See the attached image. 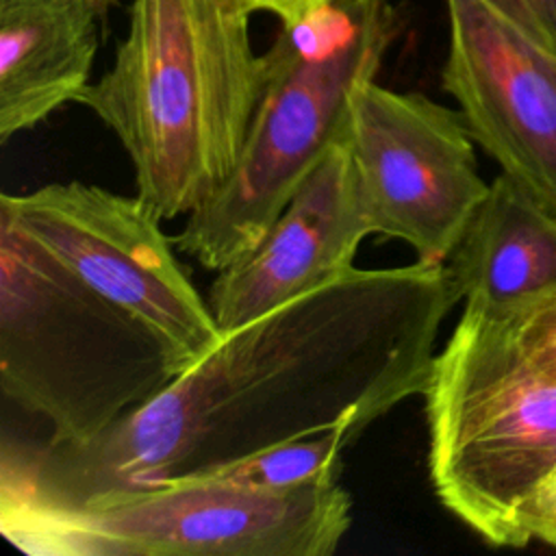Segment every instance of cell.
Returning <instances> with one entry per match:
<instances>
[{
  "instance_id": "cell-1",
  "label": "cell",
  "mask_w": 556,
  "mask_h": 556,
  "mask_svg": "<svg viewBox=\"0 0 556 556\" xmlns=\"http://www.w3.org/2000/svg\"><path fill=\"white\" fill-rule=\"evenodd\" d=\"M460 300L447 263L348 271L224 330L148 404L85 445L4 447L2 497L52 508L204 478L267 447L343 432L424 391Z\"/></svg>"
},
{
  "instance_id": "cell-2",
  "label": "cell",
  "mask_w": 556,
  "mask_h": 556,
  "mask_svg": "<svg viewBox=\"0 0 556 556\" xmlns=\"http://www.w3.org/2000/svg\"><path fill=\"white\" fill-rule=\"evenodd\" d=\"M250 15L239 0H132L111 67L76 100L117 137L163 222L200 208L241 159L265 85Z\"/></svg>"
},
{
  "instance_id": "cell-3",
  "label": "cell",
  "mask_w": 556,
  "mask_h": 556,
  "mask_svg": "<svg viewBox=\"0 0 556 556\" xmlns=\"http://www.w3.org/2000/svg\"><path fill=\"white\" fill-rule=\"evenodd\" d=\"M402 20L387 0H330L282 24L241 159L226 185L187 215L176 248L219 271L252 250L341 137L352 91L374 80Z\"/></svg>"
},
{
  "instance_id": "cell-4",
  "label": "cell",
  "mask_w": 556,
  "mask_h": 556,
  "mask_svg": "<svg viewBox=\"0 0 556 556\" xmlns=\"http://www.w3.org/2000/svg\"><path fill=\"white\" fill-rule=\"evenodd\" d=\"M178 374L146 324L0 215V387L48 443L98 439Z\"/></svg>"
},
{
  "instance_id": "cell-5",
  "label": "cell",
  "mask_w": 556,
  "mask_h": 556,
  "mask_svg": "<svg viewBox=\"0 0 556 556\" xmlns=\"http://www.w3.org/2000/svg\"><path fill=\"white\" fill-rule=\"evenodd\" d=\"M421 395L439 502L484 543L526 547L519 508L556 471V376L500 315L465 306Z\"/></svg>"
},
{
  "instance_id": "cell-6",
  "label": "cell",
  "mask_w": 556,
  "mask_h": 556,
  "mask_svg": "<svg viewBox=\"0 0 556 556\" xmlns=\"http://www.w3.org/2000/svg\"><path fill=\"white\" fill-rule=\"evenodd\" d=\"M350 523L339 478L295 489L191 478L78 508L0 497L4 536L56 556H328Z\"/></svg>"
},
{
  "instance_id": "cell-7",
  "label": "cell",
  "mask_w": 556,
  "mask_h": 556,
  "mask_svg": "<svg viewBox=\"0 0 556 556\" xmlns=\"http://www.w3.org/2000/svg\"><path fill=\"white\" fill-rule=\"evenodd\" d=\"M0 215L89 287L146 324L178 371L222 339L208 300L176 258L161 217L139 198L80 180L2 193Z\"/></svg>"
},
{
  "instance_id": "cell-8",
  "label": "cell",
  "mask_w": 556,
  "mask_h": 556,
  "mask_svg": "<svg viewBox=\"0 0 556 556\" xmlns=\"http://www.w3.org/2000/svg\"><path fill=\"white\" fill-rule=\"evenodd\" d=\"M339 139L371 232L445 263L489 191L463 113L374 78L352 91Z\"/></svg>"
},
{
  "instance_id": "cell-9",
  "label": "cell",
  "mask_w": 556,
  "mask_h": 556,
  "mask_svg": "<svg viewBox=\"0 0 556 556\" xmlns=\"http://www.w3.org/2000/svg\"><path fill=\"white\" fill-rule=\"evenodd\" d=\"M443 89L473 141L556 215V54L482 0H445Z\"/></svg>"
},
{
  "instance_id": "cell-10",
  "label": "cell",
  "mask_w": 556,
  "mask_h": 556,
  "mask_svg": "<svg viewBox=\"0 0 556 556\" xmlns=\"http://www.w3.org/2000/svg\"><path fill=\"white\" fill-rule=\"evenodd\" d=\"M369 235L350 152L337 139L261 241L217 271L206 300L219 328H237L348 271Z\"/></svg>"
},
{
  "instance_id": "cell-11",
  "label": "cell",
  "mask_w": 556,
  "mask_h": 556,
  "mask_svg": "<svg viewBox=\"0 0 556 556\" xmlns=\"http://www.w3.org/2000/svg\"><path fill=\"white\" fill-rule=\"evenodd\" d=\"M100 13L91 0H0V141L87 89Z\"/></svg>"
},
{
  "instance_id": "cell-12",
  "label": "cell",
  "mask_w": 556,
  "mask_h": 556,
  "mask_svg": "<svg viewBox=\"0 0 556 556\" xmlns=\"http://www.w3.org/2000/svg\"><path fill=\"white\" fill-rule=\"evenodd\" d=\"M465 306L506 313L556 293V215L500 174L447 258Z\"/></svg>"
},
{
  "instance_id": "cell-13",
  "label": "cell",
  "mask_w": 556,
  "mask_h": 556,
  "mask_svg": "<svg viewBox=\"0 0 556 556\" xmlns=\"http://www.w3.org/2000/svg\"><path fill=\"white\" fill-rule=\"evenodd\" d=\"M352 443L354 441L343 432L304 437L267 447L211 476L263 489H295L315 480L339 478L341 456Z\"/></svg>"
},
{
  "instance_id": "cell-14",
  "label": "cell",
  "mask_w": 556,
  "mask_h": 556,
  "mask_svg": "<svg viewBox=\"0 0 556 556\" xmlns=\"http://www.w3.org/2000/svg\"><path fill=\"white\" fill-rule=\"evenodd\" d=\"M493 315H500L519 345L547 374L556 376V293Z\"/></svg>"
},
{
  "instance_id": "cell-15",
  "label": "cell",
  "mask_w": 556,
  "mask_h": 556,
  "mask_svg": "<svg viewBox=\"0 0 556 556\" xmlns=\"http://www.w3.org/2000/svg\"><path fill=\"white\" fill-rule=\"evenodd\" d=\"M536 43L556 54V0H482Z\"/></svg>"
},
{
  "instance_id": "cell-16",
  "label": "cell",
  "mask_w": 556,
  "mask_h": 556,
  "mask_svg": "<svg viewBox=\"0 0 556 556\" xmlns=\"http://www.w3.org/2000/svg\"><path fill=\"white\" fill-rule=\"evenodd\" d=\"M517 528L523 545L539 541L556 549V471L523 502L517 515Z\"/></svg>"
},
{
  "instance_id": "cell-17",
  "label": "cell",
  "mask_w": 556,
  "mask_h": 556,
  "mask_svg": "<svg viewBox=\"0 0 556 556\" xmlns=\"http://www.w3.org/2000/svg\"><path fill=\"white\" fill-rule=\"evenodd\" d=\"M252 13H271L280 24H293L330 0H239Z\"/></svg>"
},
{
  "instance_id": "cell-18",
  "label": "cell",
  "mask_w": 556,
  "mask_h": 556,
  "mask_svg": "<svg viewBox=\"0 0 556 556\" xmlns=\"http://www.w3.org/2000/svg\"><path fill=\"white\" fill-rule=\"evenodd\" d=\"M93 4H96V9H98V13H100V17H104L106 13H109V9L117 2V0H91Z\"/></svg>"
}]
</instances>
